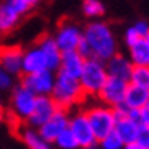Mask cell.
I'll return each instance as SVG.
<instances>
[{"mask_svg":"<svg viewBox=\"0 0 149 149\" xmlns=\"http://www.w3.org/2000/svg\"><path fill=\"white\" fill-rule=\"evenodd\" d=\"M35 99H37V95L32 91L24 87L22 84L15 86L12 91V99H10V109L14 112L15 119L25 121L35 106Z\"/></svg>","mask_w":149,"mask_h":149,"instance_id":"obj_6","label":"cell"},{"mask_svg":"<svg viewBox=\"0 0 149 149\" xmlns=\"http://www.w3.org/2000/svg\"><path fill=\"white\" fill-rule=\"evenodd\" d=\"M136 142H139L142 148L149 149V126H139L137 136H136Z\"/></svg>","mask_w":149,"mask_h":149,"instance_id":"obj_29","label":"cell"},{"mask_svg":"<svg viewBox=\"0 0 149 149\" xmlns=\"http://www.w3.org/2000/svg\"><path fill=\"white\" fill-rule=\"evenodd\" d=\"M50 97L54 99L57 107L61 109H72L74 106H79L86 99V92L82 89L79 77H72L64 72H55L54 87L50 91Z\"/></svg>","mask_w":149,"mask_h":149,"instance_id":"obj_2","label":"cell"},{"mask_svg":"<svg viewBox=\"0 0 149 149\" xmlns=\"http://www.w3.org/2000/svg\"><path fill=\"white\" fill-rule=\"evenodd\" d=\"M79 54L84 57V59H89V57H92V52H91V47H89V44L86 40H84V37L81 39V42H79V45H77V49H75Z\"/></svg>","mask_w":149,"mask_h":149,"instance_id":"obj_31","label":"cell"},{"mask_svg":"<svg viewBox=\"0 0 149 149\" xmlns=\"http://www.w3.org/2000/svg\"><path fill=\"white\" fill-rule=\"evenodd\" d=\"M42 69H47L45 65V57L42 54L39 45L24 50L22 55V74H30V72H37Z\"/></svg>","mask_w":149,"mask_h":149,"instance_id":"obj_17","label":"cell"},{"mask_svg":"<svg viewBox=\"0 0 149 149\" xmlns=\"http://www.w3.org/2000/svg\"><path fill=\"white\" fill-rule=\"evenodd\" d=\"M129 61L132 65H149V40L139 39L129 45Z\"/></svg>","mask_w":149,"mask_h":149,"instance_id":"obj_19","label":"cell"},{"mask_svg":"<svg viewBox=\"0 0 149 149\" xmlns=\"http://www.w3.org/2000/svg\"><path fill=\"white\" fill-rule=\"evenodd\" d=\"M69 117H70V116H69V111L57 107V111H55L54 114L50 116L42 126H39L37 131H39V134H40L45 141L52 144L55 137L61 134L65 127H69Z\"/></svg>","mask_w":149,"mask_h":149,"instance_id":"obj_9","label":"cell"},{"mask_svg":"<svg viewBox=\"0 0 149 149\" xmlns=\"http://www.w3.org/2000/svg\"><path fill=\"white\" fill-rule=\"evenodd\" d=\"M86 59L82 57L77 50H65L61 55V64H59V72H64L72 77H79L84 67Z\"/></svg>","mask_w":149,"mask_h":149,"instance_id":"obj_15","label":"cell"},{"mask_svg":"<svg viewBox=\"0 0 149 149\" xmlns=\"http://www.w3.org/2000/svg\"><path fill=\"white\" fill-rule=\"evenodd\" d=\"M86 116L89 119V124L94 131L97 141L104 137L106 134H109L111 131H114V124H116V112L114 107L111 106H106V104H95V106H91L89 109L84 111Z\"/></svg>","mask_w":149,"mask_h":149,"instance_id":"obj_4","label":"cell"},{"mask_svg":"<svg viewBox=\"0 0 149 149\" xmlns=\"http://www.w3.org/2000/svg\"><path fill=\"white\" fill-rule=\"evenodd\" d=\"M122 102H124L129 109H136V111H137V109H141L142 106H146L149 102V91L129 82Z\"/></svg>","mask_w":149,"mask_h":149,"instance_id":"obj_18","label":"cell"},{"mask_svg":"<svg viewBox=\"0 0 149 149\" xmlns=\"http://www.w3.org/2000/svg\"><path fill=\"white\" fill-rule=\"evenodd\" d=\"M82 39V30L77 25L70 24V22H64L57 34L54 35V40L55 44L59 45L61 52H65V50H75L79 42Z\"/></svg>","mask_w":149,"mask_h":149,"instance_id":"obj_11","label":"cell"},{"mask_svg":"<svg viewBox=\"0 0 149 149\" xmlns=\"http://www.w3.org/2000/svg\"><path fill=\"white\" fill-rule=\"evenodd\" d=\"M52 144H55L57 149H79V142H77V139L74 137V134L70 132L69 127L64 129L61 134L54 139Z\"/></svg>","mask_w":149,"mask_h":149,"instance_id":"obj_24","label":"cell"},{"mask_svg":"<svg viewBox=\"0 0 149 149\" xmlns=\"http://www.w3.org/2000/svg\"><path fill=\"white\" fill-rule=\"evenodd\" d=\"M55 72L49 69H42L30 74H20V84L29 91H32L35 95H50V91L54 87Z\"/></svg>","mask_w":149,"mask_h":149,"instance_id":"obj_5","label":"cell"},{"mask_svg":"<svg viewBox=\"0 0 149 149\" xmlns=\"http://www.w3.org/2000/svg\"><path fill=\"white\" fill-rule=\"evenodd\" d=\"M104 64H106L107 75L117 77V79H124V81L129 82L131 70H132V64H131V61H129V57H124V55L116 52V54L112 55L111 59H107Z\"/></svg>","mask_w":149,"mask_h":149,"instance_id":"obj_13","label":"cell"},{"mask_svg":"<svg viewBox=\"0 0 149 149\" xmlns=\"http://www.w3.org/2000/svg\"><path fill=\"white\" fill-rule=\"evenodd\" d=\"M97 144H99L101 149H122V146H124L122 139L119 137V134H117L116 131H111L109 134L101 137V139L97 141Z\"/></svg>","mask_w":149,"mask_h":149,"instance_id":"obj_26","label":"cell"},{"mask_svg":"<svg viewBox=\"0 0 149 149\" xmlns=\"http://www.w3.org/2000/svg\"><path fill=\"white\" fill-rule=\"evenodd\" d=\"M55 111H57V104L54 102V99L50 95H37L35 106L32 109L30 116L25 119V122H27L29 127L37 129L39 126H42L44 122L47 121Z\"/></svg>","mask_w":149,"mask_h":149,"instance_id":"obj_10","label":"cell"},{"mask_svg":"<svg viewBox=\"0 0 149 149\" xmlns=\"http://www.w3.org/2000/svg\"><path fill=\"white\" fill-rule=\"evenodd\" d=\"M39 2L40 0H7L8 5H12V8L20 15H25L27 12H30Z\"/></svg>","mask_w":149,"mask_h":149,"instance_id":"obj_27","label":"cell"},{"mask_svg":"<svg viewBox=\"0 0 149 149\" xmlns=\"http://www.w3.org/2000/svg\"><path fill=\"white\" fill-rule=\"evenodd\" d=\"M69 129L74 134V137L79 142V148H86V146H94L97 144V137H95L94 131L89 124V119L84 111L75 112L74 116L69 117Z\"/></svg>","mask_w":149,"mask_h":149,"instance_id":"obj_7","label":"cell"},{"mask_svg":"<svg viewBox=\"0 0 149 149\" xmlns=\"http://www.w3.org/2000/svg\"><path fill=\"white\" fill-rule=\"evenodd\" d=\"M122 149H146V148H142L139 142L132 141V142H126V144L122 146Z\"/></svg>","mask_w":149,"mask_h":149,"instance_id":"obj_32","label":"cell"},{"mask_svg":"<svg viewBox=\"0 0 149 149\" xmlns=\"http://www.w3.org/2000/svg\"><path fill=\"white\" fill-rule=\"evenodd\" d=\"M79 149H101V148H97V144H94V146H86V148H79Z\"/></svg>","mask_w":149,"mask_h":149,"instance_id":"obj_33","label":"cell"},{"mask_svg":"<svg viewBox=\"0 0 149 149\" xmlns=\"http://www.w3.org/2000/svg\"><path fill=\"white\" fill-rule=\"evenodd\" d=\"M14 77L15 75H12L0 65V91H10L14 87Z\"/></svg>","mask_w":149,"mask_h":149,"instance_id":"obj_28","label":"cell"},{"mask_svg":"<svg viewBox=\"0 0 149 149\" xmlns=\"http://www.w3.org/2000/svg\"><path fill=\"white\" fill-rule=\"evenodd\" d=\"M20 14H17L12 5H8L7 2H3L0 5V32L2 34H7L10 30H14L17 27V24L20 20Z\"/></svg>","mask_w":149,"mask_h":149,"instance_id":"obj_20","label":"cell"},{"mask_svg":"<svg viewBox=\"0 0 149 149\" xmlns=\"http://www.w3.org/2000/svg\"><path fill=\"white\" fill-rule=\"evenodd\" d=\"M37 45H39V49L42 50V54L45 57V65H47V69L52 70V72H57L59 70V64H61L62 52H61V49H59V45L55 44L54 37L45 35V37H42V40Z\"/></svg>","mask_w":149,"mask_h":149,"instance_id":"obj_14","label":"cell"},{"mask_svg":"<svg viewBox=\"0 0 149 149\" xmlns=\"http://www.w3.org/2000/svg\"><path fill=\"white\" fill-rule=\"evenodd\" d=\"M0 111H2V101H0Z\"/></svg>","mask_w":149,"mask_h":149,"instance_id":"obj_34","label":"cell"},{"mask_svg":"<svg viewBox=\"0 0 149 149\" xmlns=\"http://www.w3.org/2000/svg\"><path fill=\"white\" fill-rule=\"evenodd\" d=\"M146 39H148V40H149V34H148V37H146Z\"/></svg>","mask_w":149,"mask_h":149,"instance_id":"obj_35","label":"cell"},{"mask_svg":"<svg viewBox=\"0 0 149 149\" xmlns=\"http://www.w3.org/2000/svg\"><path fill=\"white\" fill-rule=\"evenodd\" d=\"M82 12L87 17H92V19H97V17H102L106 8L101 3V0H84L82 3Z\"/></svg>","mask_w":149,"mask_h":149,"instance_id":"obj_25","label":"cell"},{"mask_svg":"<svg viewBox=\"0 0 149 149\" xmlns=\"http://www.w3.org/2000/svg\"><path fill=\"white\" fill-rule=\"evenodd\" d=\"M84 40L89 44L92 57L106 62L117 52V40L106 22H91L82 30Z\"/></svg>","mask_w":149,"mask_h":149,"instance_id":"obj_1","label":"cell"},{"mask_svg":"<svg viewBox=\"0 0 149 149\" xmlns=\"http://www.w3.org/2000/svg\"><path fill=\"white\" fill-rule=\"evenodd\" d=\"M139 122L136 121L134 117H131L129 114L126 116H116V124L114 131L119 134V137L122 139V142H132L136 141V136L139 131Z\"/></svg>","mask_w":149,"mask_h":149,"instance_id":"obj_16","label":"cell"},{"mask_svg":"<svg viewBox=\"0 0 149 149\" xmlns=\"http://www.w3.org/2000/svg\"><path fill=\"white\" fill-rule=\"evenodd\" d=\"M106 79H107L106 64L99 59H95V57L86 59L82 72L79 75V82H81L86 95H97Z\"/></svg>","mask_w":149,"mask_h":149,"instance_id":"obj_3","label":"cell"},{"mask_svg":"<svg viewBox=\"0 0 149 149\" xmlns=\"http://www.w3.org/2000/svg\"><path fill=\"white\" fill-rule=\"evenodd\" d=\"M137 121L141 126H149V102L141 109H137Z\"/></svg>","mask_w":149,"mask_h":149,"instance_id":"obj_30","label":"cell"},{"mask_svg":"<svg viewBox=\"0 0 149 149\" xmlns=\"http://www.w3.org/2000/svg\"><path fill=\"white\" fill-rule=\"evenodd\" d=\"M129 82L149 91V65H132Z\"/></svg>","mask_w":149,"mask_h":149,"instance_id":"obj_23","label":"cell"},{"mask_svg":"<svg viewBox=\"0 0 149 149\" xmlns=\"http://www.w3.org/2000/svg\"><path fill=\"white\" fill-rule=\"evenodd\" d=\"M127 81L124 79H117V77H111L107 75L106 82L102 84L101 91L97 92V99L106 104V106H111V107H116L119 106L122 101H124V94H126V89H127Z\"/></svg>","mask_w":149,"mask_h":149,"instance_id":"obj_8","label":"cell"},{"mask_svg":"<svg viewBox=\"0 0 149 149\" xmlns=\"http://www.w3.org/2000/svg\"><path fill=\"white\" fill-rule=\"evenodd\" d=\"M149 34V24L144 20H139L136 22L132 27H129L126 30V35H124V40H126V45H131V44H134L136 40H139V39H146Z\"/></svg>","mask_w":149,"mask_h":149,"instance_id":"obj_22","label":"cell"},{"mask_svg":"<svg viewBox=\"0 0 149 149\" xmlns=\"http://www.w3.org/2000/svg\"><path fill=\"white\" fill-rule=\"evenodd\" d=\"M22 141L25 142V146L29 149H52V144L47 142L40 134L39 131L34 127H25L22 129Z\"/></svg>","mask_w":149,"mask_h":149,"instance_id":"obj_21","label":"cell"},{"mask_svg":"<svg viewBox=\"0 0 149 149\" xmlns=\"http://www.w3.org/2000/svg\"><path fill=\"white\" fill-rule=\"evenodd\" d=\"M22 55L24 50L17 45H3L0 47V65L8 70L12 75L22 74Z\"/></svg>","mask_w":149,"mask_h":149,"instance_id":"obj_12","label":"cell"}]
</instances>
